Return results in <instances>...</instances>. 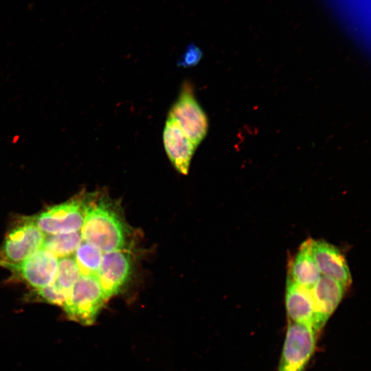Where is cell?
I'll list each match as a JSON object with an SVG mask.
<instances>
[{"label":"cell","mask_w":371,"mask_h":371,"mask_svg":"<svg viewBox=\"0 0 371 371\" xmlns=\"http://www.w3.org/2000/svg\"><path fill=\"white\" fill-rule=\"evenodd\" d=\"M202 55L201 49L194 43H191L179 59L177 65L185 68L193 67L200 61Z\"/></svg>","instance_id":"obj_18"},{"label":"cell","mask_w":371,"mask_h":371,"mask_svg":"<svg viewBox=\"0 0 371 371\" xmlns=\"http://www.w3.org/2000/svg\"><path fill=\"white\" fill-rule=\"evenodd\" d=\"M166 153L174 168L187 175L196 147L177 123L168 116L163 132Z\"/></svg>","instance_id":"obj_11"},{"label":"cell","mask_w":371,"mask_h":371,"mask_svg":"<svg viewBox=\"0 0 371 371\" xmlns=\"http://www.w3.org/2000/svg\"><path fill=\"white\" fill-rule=\"evenodd\" d=\"M310 289L315 312V329L319 333L341 301L346 287L333 278L321 276Z\"/></svg>","instance_id":"obj_10"},{"label":"cell","mask_w":371,"mask_h":371,"mask_svg":"<svg viewBox=\"0 0 371 371\" xmlns=\"http://www.w3.org/2000/svg\"><path fill=\"white\" fill-rule=\"evenodd\" d=\"M131 272L129 249L115 250L103 253L96 277L109 299L123 289L128 282Z\"/></svg>","instance_id":"obj_7"},{"label":"cell","mask_w":371,"mask_h":371,"mask_svg":"<svg viewBox=\"0 0 371 371\" xmlns=\"http://www.w3.org/2000/svg\"><path fill=\"white\" fill-rule=\"evenodd\" d=\"M285 306L289 321L315 329V312L310 288L298 285L288 279Z\"/></svg>","instance_id":"obj_12"},{"label":"cell","mask_w":371,"mask_h":371,"mask_svg":"<svg viewBox=\"0 0 371 371\" xmlns=\"http://www.w3.org/2000/svg\"><path fill=\"white\" fill-rule=\"evenodd\" d=\"M80 276L81 273L74 255L60 258L54 284L69 294Z\"/></svg>","instance_id":"obj_16"},{"label":"cell","mask_w":371,"mask_h":371,"mask_svg":"<svg viewBox=\"0 0 371 371\" xmlns=\"http://www.w3.org/2000/svg\"><path fill=\"white\" fill-rule=\"evenodd\" d=\"M30 220L45 235L80 231L85 219L84 194L47 207Z\"/></svg>","instance_id":"obj_4"},{"label":"cell","mask_w":371,"mask_h":371,"mask_svg":"<svg viewBox=\"0 0 371 371\" xmlns=\"http://www.w3.org/2000/svg\"><path fill=\"white\" fill-rule=\"evenodd\" d=\"M103 253L96 247L82 240L74 254L81 275L96 276L100 267Z\"/></svg>","instance_id":"obj_15"},{"label":"cell","mask_w":371,"mask_h":371,"mask_svg":"<svg viewBox=\"0 0 371 371\" xmlns=\"http://www.w3.org/2000/svg\"><path fill=\"white\" fill-rule=\"evenodd\" d=\"M58 263V258L42 247L11 271L32 288L38 289L54 282Z\"/></svg>","instance_id":"obj_8"},{"label":"cell","mask_w":371,"mask_h":371,"mask_svg":"<svg viewBox=\"0 0 371 371\" xmlns=\"http://www.w3.org/2000/svg\"><path fill=\"white\" fill-rule=\"evenodd\" d=\"M108 300L95 275H81L63 308L69 319L89 326L95 322Z\"/></svg>","instance_id":"obj_2"},{"label":"cell","mask_w":371,"mask_h":371,"mask_svg":"<svg viewBox=\"0 0 371 371\" xmlns=\"http://www.w3.org/2000/svg\"><path fill=\"white\" fill-rule=\"evenodd\" d=\"M172 118L196 148L205 138L208 120L194 95L191 85L185 82L177 100L170 109Z\"/></svg>","instance_id":"obj_6"},{"label":"cell","mask_w":371,"mask_h":371,"mask_svg":"<svg viewBox=\"0 0 371 371\" xmlns=\"http://www.w3.org/2000/svg\"><path fill=\"white\" fill-rule=\"evenodd\" d=\"M81 230L67 234L45 236L43 247L51 251L57 258L74 255L82 241Z\"/></svg>","instance_id":"obj_14"},{"label":"cell","mask_w":371,"mask_h":371,"mask_svg":"<svg viewBox=\"0 0 371 371\" xmlns=\"http://www.w3.org/2000/svg\"><path fill=\"white\" fill-rule=\"evenodd\" d=\"M82 240L102 252L129 249L131 229L120 203L102 192L84 194Z\"/></svg>","instance_id":"obj_1"},{"label":"cell","mask_w":371,"mask_h":371,"mask_svg":"<svg viewBox=\"0 0 371 371\" xmlns=\"http://www.w3.org/2000/svg\"><path fill=\"white\" fill-rule=\"evenodd\" d=\"M45 235L30 220L24 218L7 234L0 246V266L10 271L43 247Z\"/></svg>","instance_id":"obj_3"},{"label":"cell","mask_w":371,"mask_h":371,"mask_svg":"<svg viewBox=\"0 0 371 371\" xmlns=\"http://www.w3.org/2000/svg\"><path fill=\"white\" fill-rule=\"evenodd\" d=\"M309 247L320 273L337 280L346 288L349 286L352 282L350 269L339 249L322 240L309 239Z\"/></svg>","instance_id":"obj_9"},{"label":"cell","mask_w":371,"mask_h":371,"mask_svg":"<svg viewBox=\"0 0 371 371\" xmlns=\"http://www.w3.org/2000/svg\"><path fill=\"white\" fill-rule=\"evenodd\" d=\"M321 277V273L311 256L309 239L302 243L289 266V280L295 284L312 287Z\"/></svg>","instance_id":"obj_13"},{"label":"cell","mask_w":371,"mask_h":371,"mask_svg":"<svg viewBox=\"0 0 371 371\" xmlns=\"http://www.w3.org/2000/svg\"><path fill=\"white\" fill-rule=\"evenodd\" d=\"M32 295L35 299L62 307L64 306L69 295L54 283L41 289H34Z\"/></svg>","instance_id":"obj_17"},{"label":"cell","mask_w":371,"mask_h":371,"mask_svg":"<svg viewBox=\"0 0 371 371\" xmlns=\"http://www.w3.org/2000/svg\"><path fill=\"white\" fill-rule=\"evenodd\" d=\"M317 333L311 326L289 321L278 371H304L315 350Z\"/></svg>","instance_id":"obj_5"}]
</instances>
